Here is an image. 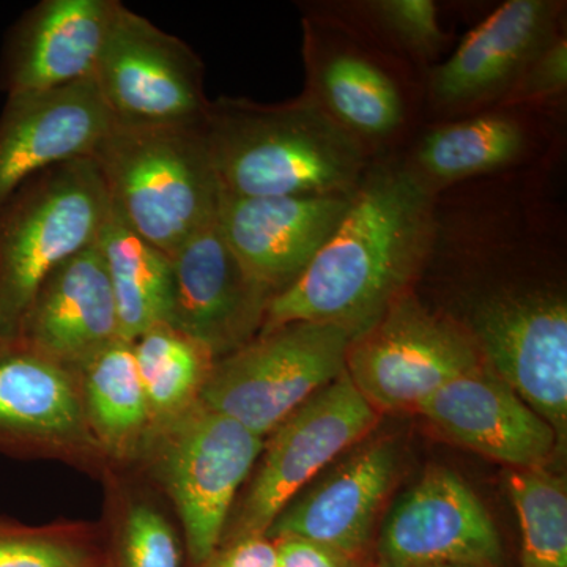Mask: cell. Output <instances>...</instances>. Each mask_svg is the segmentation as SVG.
I'll return each mask as SVG.
<instances>
[{"mask_svg": "<svg viewBox=\"0 0 567 567\" xmlns=\"http://www.w3.org/2000/svg\"><path fill=\"white\" fill-rule=\"evenodd\" d=\"M435 200L405 159H372L333 237L289 289L271 298L260 333L315 322L354 338L372 327L423 274Z\"/></svg>", "mask_w": 567, "mask_h": 567, "instance_id": "6da1fadb", "label": "cell"}, {"mask_svg": "<svg viewBox=\"0 0 567 567\" xmlns=\"http://www.w3.org/2000/svg\"><path fill=\"white\" fill-rule=\"evenodd\" d=\"M203 128L221 193L233 197L350 194L372 162L305 93L278 104L221 96Z\"/></svg>", "mask_w": 567, "mask_h": 567, "instance_id": "7a4b0ae2", "label": "cell"}, {"mask_svg": "<svg viewBox=\"0 0 567 567\" xmlns=\"http://www.w3.org/2000/svg\"><path fill=\"white\" fill-rule=\"evenodd\" d=\"M92 158L111 207L134 233L169 257L218 216L221 186L203 122L114 123Z\"/></svg>", "mask_w": 567, "mask_h": 567, "instance_id": "3957f363", "label": "cell"}, {"mask_svg": "<svg viewBox=\"0 0 567 567\" xmlns=\"http://www.w3.org/2000/svg\"><path fill=\"white\" fill-rule=\"evenodd\" d=\"M110 210L92 156L37 174L0 205V338L17 336L55 268L99 241Z\"/></svg>", "mask_w": 567, "mask_h": 567, "instance_id": "277c9868", "label": "cell"}, {"mask_svg": "<svg viewBox=\"0 0 567 567\" xmlns=\"http://www.w3.org/2000/svg\"><path fill=\"white\" fill-rule=\"evenodd\" d=\"M264 445V436L199 401L148 432L140 458L169 495L194 565L204 566L221 546L235 498Z\"/></svg>", "mask_w": 567, "mask_h": 567, "instance_id": "5b68a950", "label": "cell"}, {"mask_svg": "<svg viewBox=\"0 0 567 567\" xmlns=\"http://www.w3.org/2000/svg\"><path fill=\"white\" fill-rule=\"evenodd\" d=\"M352 339L344 328L315 322L259 333L215 361L199 402L265 439L344 374Z\"/></svg>", "mask_w": 567, "mask_h": 567, "instance_id": "8992f818", "label": "cell"}, {"mask_svg": "<svg viewBox=\"0 0 567 567\" xmlns=\"http://www.w3.org/2000/svg\"><path fill=\"white\" fill-rule=\"evenodd\" d=\"M484 364L465 328L412 290L354 336L346 372L380 415L417 412L440 388Z\"/></svg>", "mask_w": 567, "mask_h": 567, "instance_id": "52a82bcc", "label": "cell"}, {"mask_svg": "<svg viewBox=\"0 0 567 567\" xmlns=\"http://www.w3.org/2000/svg\"><path fill=\"white\" fill-rule=\"evenodd\" d=\"M379 416L347 372L295 410L265 440L259 468L227 527L226 544L267 535L323 468L374 431Z\"/></svg>", "mask_w": 567, "mask_h": 567, "instance_id": "ba28073f", "label": "cell"}, {"mask_svg": "<svg viewBox=\"0 0 567 567\" xmlns=\"http://www.w3.org/2000/svg\"><path fill=\"white\" fill-rule=\"evenodd\" d=\"M484 363L567 442V298L563 289L491 298L457 320Z\"/></svg>", "mask_w": 567, "mask_h": 567, "instance_id": "9c48e42d", "label": "cell"}, {"mask_svg": "<svg viewBox=\"0 0 567 567\" xmlns=\"http://www.w3.org/2000/svg\"><path fill=\"white\" fill-rule=\"evenodd\" d=\"M204 63L192 47L118 3L96 63V87L115 123L188 125L200 123Z\"/></svg>", "mask_w": 567, "mask_h": 567, "instance_id": "30bf717a", "label": "cell"}, {"mask_svg": "<svg viewBox=\"0 0 567 567\" xmlns=\"http://www.w3.org/2000/svg\"><path fill=\"white\" fill-rule=\"evenodd\" d=\"M0 454L106 468L76 374L21 336L0 338Z\"/></svg>", "mask_w": 567, "mask_h": 567, "instance_id": "8fae6325", "label": "cell"}, {"mask_svg": "<svg viewBox=\"0 0 567 567\" xmlns=\"http://www.w3.org/2000/svg\"><path fill=\"white\" fill-rule=\"evenodd\" d=\"M502 563V537L487 507L457 473L442 466L401 496L380 533L377 567Z\"/></svg>", "mask_w": 567, "mask_h": 567, "instance_id": "7c38bea8", "label": "cell"}, {"mask_svg": "<svg viewBox=\"0 0 567 567\" xmlns=\"http://www.w3.org/2000/svg\"><path fill=\"white\" fill-rule=\"evenodd\" d=\"M565 9L559 0L502 3L466 33L445 62L429 71V104L445 114L496 106L528 63L563 32Z\"/></svg>", "mask_w": 567, "mask_h": 567, "instance_id": "4fadbf2b", "label": "cell"}, {"mask_svg": "<svg viewBox=\"0 0 567 567\" xmlns=\"http://www.w3.org/2000/svg\"><path fill=\"white\" fill-rule=\"evenodd\" d=\"M305 95L369 153L395 140L409 121L404 87L385 61L347 37L344 25L305 18Z\"/></svg>", "mask_w": 567, "mask_h": 567, "instance_id": "5bb4252c", "label": "cell"}, {"mask_svg": "<svg viewBox=\"0 0 567 567\" xmlns=\"http://www.w3.org/2000/svg\"><path fill=\"white\" fill-rule=\"evenodd\" d=\"M171 324L218 360L262 330L271 293L237 259L218 221L194 234L174 254Z\"/></svg>", "mask_w": 567, "mask_h": 567, "instance_id": "9a60e30c", "label": "cell"}, {"mask_svg": "<svg viewBox=\"0 0 567 567\" xmlns=\"http://www.w3.org/2000/svg\"><path fill=\"white\" fill-rule=\"evenodd\" d=\"M352 196L233 197L221 193L216 221L245 270L276 297L305 274L333 237Z\"/></svg>", "mask_w": 567, "mask_h": 567, "instance_id": "2e32d148", "label": "cell"}, {"mask_svg": "<svg viewBox=\"0 0 567 567\" xmlns=\"http://www.w3.org/2000/svg\"><path fill=\"white\" fill-rule=\"evenodd\" d=\"M114 123L93 80L7 96L0 114V205L37 174L93 156Z\"/></svg>", "mask_w": 567, "mask_h": 567, "instance_id": "e0dca14e", "label": "cell"}, {"mask_svg": "<svg viewBox=\"0 0 567 567\" xmlns=\"http://www.w3.org/2000/svg\"><path fill=\"white\" fill-rule=\"evenodd\" d=\"M440 435L473 453L513 466H547L557 434L487 368L451 380L417 410Z\"/></svg>", "mask_w": 567, "mask_h": 567, "instance_id": "ac0fdd59", "label": "cell"}, {"mask_svg": "<svg viewBox=\"0 0 567 567\" xmlns=\"http://www.w3.org/2000/svg\"><path fill=\"white\" fill-rule=\"evenodd\" d=\"M118 0H41L14 22L0 55L7 96L93 80Z\"/></svg>", "mask_w": 567, "mask_h": 567, "instance_id": "d6986e66", "label": "cell"}, {"mask_svg": "<svg viewBox=\"0 0 567 567\" xmlns=\"http://www.w3.org/2000/svg\"><path fill=\"white\" fill-rule=\"evenodd\" d=\"M398 470V447L377 440L352 454L279 514L268 539L300 537L360 559Z\"/></svg>", "mask_w": 567, "mask_h": 567, "instance_id": "ffe728a7", "label": "cell"}, {"mask_svg": "<svg viewBox=\"0 0 567 567\" xmlns=\"http://www.w3.org/2000/svg\"><path fill=\"white\" fill-rule=\"evenodd\" d=\"M17 334L71 369L121 338L99 245L71 257L44 279Z\"/></svg>", "mask_w": 567, "mask_h": 567, "instance_id": "44dd1931", "label": "cell"}, {"mask_svg": "<svg viewBox=\"0 0 567 567\" xmlns=\"http://www.w3.org/2000/svg\"><path fill=\"white\" fill-rule=\"evenodd\" d=\"M537 112L496 107L440 123L420 137L405 162L435 193L472 178L516 171L535 158L539 145Z\"/></svg>", "mask_w": 567, "mask_h": 567, "instance_id": "7402d4cb", "label": "cell"}, {"mask_svg": "<svg viewBox=\"0 0 567 567\" xmlns=\"http://www.w3.org/2000/svg\"><path fill=\"white\" fill-rule=\"evenodd\" d=\"M73 371L85 420L107 461H137L152 423L133 342L114 339Z\"/></svg>", "mask_w": 567, "mask_h": 567, "instance_id": "603a6c76", "label": "cell"}, {"mask_svg": "<svg viewBox=\"0 0 567 567\" xmlns=\"http://www.w3.org/2000/svg\"><path fill=\"white\" fill-rule=\"evenodd\" d=\"M121 338L134 341L159 323H171L174 308L173 259L134 233L111 207L99 241Z\"/></svg>", "mask_w": 567, "mask_h": 567, "instance_id": "cb8c5ba5", "label": "cell"}, {"mask_svg": "<svg viewBox=\"0 0 567 567\" xmlns=\"http://www.w3.org/2000/svg\"><path fill=\"white\" fill-rule=\"evenodd\" d=\"M151 429L167 423L199 401L216 358L171 323H159L133 341Z\"/></svg>", "mask_w": 567, "mask_h": 567, "instance_id": "d4e9b609", "label": "cell"}, {"mask_svg": "<svg viewBox=\"0 0 567 567\" xmlns=\"http://www.w3.org/2000/svg\"><path fill=\"white\" fill-rule=\"evenodd\" d=\"M507 492L522 533V567H567L566 477L547 466L511 470Z\"/></svg>", "mask_w": 567, "mask_h": 567, "instance_id": "484cf974", "label": "cell"}, {"mask_svg": "<svg viewBox=\"0 0 567 567\" xmlns=\"http://www.w3.org/2000/svg\"><path fill=\"white\" fill-rule=\"evenodd\" d=\"M349 28L369 32L375 43L417 62H431L446 48L439 7L432 0H363L349 2Z\"/></svg>", "mask_w": 567, "mask_h": 567, "instance_id": "4316f807", "label": "cell"}, {"mask_svg": "<svg viewBox=\"0 0 567 567\" xmlns=\"http://www.w3.org/2000/svg\"><path fill=\"white\" fill-rule=\"evenodd\" d=\"M0 567H96L78 525L21 524L0 514Z\"/></svg>", "mask_w": 567, "mask_h": 567, "instance_id": "83f0119b", "label": "cell"}, {"mask_svg": "<svg viewBox=\"0 0 567 567\" xmlns=\"http://www.w3.org/2000/svg\"><path fill=\"white\" fill-rule=\"evenodd\" d=\"M121 567H178L177 539L169 522L144 502L133 503L123 514Z\"/></svg>", "mask_w": 567, "mask_h": 567, "instance_id": "f1b7e54d", "label": "cell"}, {"mask_svg": "<svg viewBox=\"0 0 567 567\" xmlns=\"http://www.w3.org/2000/svg\"><path fill=\"white\" fill-rule=\"evenodd\" d=\"M567 91V39L559 32L522 71L516 84L496 107L540 111L561 104Z\"/></svg>", "mask_w": 567, "mask_h": 567, "instance_id": "f546056e", "label": "cell"}, {"mask_svg": "<svg viewBox=\"0 0 567 567\" xmlns=\"http://www.w3.org/2000/svg\"><path fill=\"white\" fill-rule=\"evenodd\" d=\"M274 543L276 567H361L358 559L300 537H279Z\"/></svg>", "mask_w": 567, "mask_h": 567, "instance_id": "4dcf8cb0", "label": "cell"}, {"mask_svg": "<svg viewBox=\"0 0 567 567\" xmlns=\"http://www.w3.org/2000/svg\"><path fill=\"white\" fill-rule=\"evenodd\" d=\"M207 567H276V547L267 536L244 537L227 543L207 563Z\"/></svg>", "mask_w": 567, "mask_h": 567, "instance_id": "1f68e13d", "label": "cell"}, {"mask_svg": "<svg viewBox=\"0 0 567 567\" xmlns=\"http://www.w3.org/2000/svg\"><path fill=\"white\" fill-rule=\"evenodd\" d=\"M416 567H472V566H457V565H429V566H416Z\"/></svg>", "mask_w": 567, "mask_h": 567, "instance_id": "d6a6232c", "label": "cell"}]
</instances>
